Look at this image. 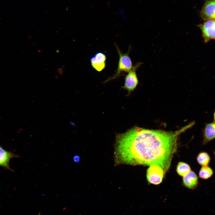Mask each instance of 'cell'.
I'll return each instance as SVG.
<instances>
[{
    "instance_id": "6da1fadb",
    "label": "cell",
    "mask_w": 215,
    "mask_h": 215,
    "mask_svg": "<svg viewBox=\"0 0 215 215\" xmlns=\"http://www.w3.org/2000/svg\"><path fill=\"white\" fill-rule=\"evenodd\" d=\"M189 124L175 132L150 130L135 127L117 134L115 163L132 165L159 166L165 173L176 150L179 134L191 128Z\"/></svg>"
},
{
    "instance_id": "7a4b0ae2",
    "label": "cell",
    "mask_w": 215,
    "mask_h": 215,
    "mask_svg": "<svg viewBox=\"0 0 215 215\" xmlns=\"http://www.w3.org/2000/svg\"><path fill=\"white\" fill-rule=\"evenodd\" d=\"M119 55V60L117 71L114 76L110 78L105 81L107 82L116 78L120 75L121 72L124 71L129 73L132 69L133 66L130 58L129 56L130 47L127 53H123L115 44Z\"/></svg>"
},
{
    "instance_id": "3957f363",
    "label": "cell",
    "mask_w": 215,
    "mask_h": 215,
    "mask_svg": "<svg viewBox=\"0 0 215 215\" xmlns=\"http://www.w3.org/2000/svg\"><path fill=\"white\" fill-rule=\"evenodd\" d=\"M165 173L159 166L156 165H150L147 172L148 181L150 183L158 185L162 182Z\"/></svg>"
},
{
    "instance_id": "277c9868",
    "label": "cell",
    "mask_w": 215,
    "mask_h": 215,
    "mask_svg": "<svg viewBox=\"0 0 215 215\" xmlns=\"http://www.w3.org/2000/svg\"><path fill=\"white\" fill-rule=\"evenodd\" d=\"M141 64V62H138L135 64L125 78L124 85L122 88L127 90L129 93L133 91L138 84V80L136 70Z\"/></svg>"
},
{
    "instance_id": "5b68a950",
    "label": "cell",
    "mask_w": 215,
    "mask_h": 215,
    "mask_svg": "<svg viewBox=\"0 0 215 215\" xmlns=\"http://www.w3.org/2000/svg\"><path fill=\"white\" fill-rule=\"evenodd\" d=\"M205 42L215 39V20H209L199 25Z\"/></svg>"
},
{
    "instance_id": "8992f818",
    "label": "cell",
    "mask_w": 215,
    "mask_h": 215,
    "mask_svg": "<svg viewBox=\"0 0 215 215\" xmlns=\"http://www.w3.org/2000/svg\"><path fill=\"white\" fill-rule=\"evenodd\" d=\"M106 57L102 52H98L90 59L91 65L96 71L100 72L104 69L106 66Z\"/></svg>"
},
{
    "instance_id": "52a82bcc",
    "label": "cell",
    "mask_w": 215,
    "mask_h": 215,
    "mask_svg": "<svg viewBox=\"0 0 215 215\" xmlns=\"http://www.w3.org/2000/svg\"><path fill=\"white\" fill-rule=\"evenodd\" d=\"M201 15L205 20H215V0L206 1L201 10Z\"/></svg>"
},
{
    "instance_id": "ba28073f",
    "label": "cell",
    "mask_w": 215,
    "mask_h": 215,
    "mask_svg": "<svg viewBox=\"0 0 215 215\" xmlns=\"http://www.w3.org/2000/svg\"><path fill=\"white\" fill-rule=\"evenodd\" d=\"M19 156L11 151H8L0 146V166L10 171L14 172L10 168V160L14 158Z\"/></svg>"
},
{
    "instance_id": "9c48e42d",
    "label": "cell",
    "mask_w": 215,
    "mask_h": 215,
    "mask_svg": "<svg viewBox=\"0 0 215 215\" xmlns=\"http://www.w3.org/2000/svg\"><path fill=\"white\" fill-rule=\"evenodd\" d=\"M202 144L205 145L215 139V122L206 123L203 130Z\"/></svg>"
},
{
    "instance_id": "30bf717a",
    "label": "cell",
    "mask_w": 215,
    "mask_h": 215,
    "mask_svg": "<svg viewBox=\"0 0 215 215\" xmlns=\"http://www.w3.org/2000/svg\"><path fill=\"white\" fill-rule=\"evenodd\" d=\"M183 182L184 185L190 189L196 188L198 184V178L193 171H190L183 177Z\"/></svg>"
},
{
    "instance_id": "8fae6325",
    "label": "cell",
    "mask_w": 215,
    "mask_h": 215,
    "mask_svg": "<svg viewBox=\"0 0 215 215\" xmlns=\"http://www.w3.org/2000/svg\"><path fill=\"white\" fill-rule=\"evenodd\" d=\"M191 171L190 166L185 162H179L177 166L176 171L182 176H184Z\"/></svg>"
},
{
    "instance_id": "7c38bea8",
    "label": "cell",
    "mask_w": 215,
    "mask_h": 215,
    "mask_svg": "<svg viewBox=\"0 0 215 215\" xmlns=\"http://www.w3.org/2000/svg\"><path fill=\"white\" fill-rule=\"evenodd\" d=\"M198 163L202 166H208L210 161V157L208 153L205 152L200 153L197 157Z\"/></svg>"
},
{
    "instance_id": "4fadbf2b",
    "label": "cell",
    "mask_w": 215,
    "mask_h": 215,
    "mask_svg": "<svg viewBox=\"0 0 215 215\" xmlns=\"http://www.w3.org/2000/svg\"><path fill=\"white\" fill-rule=\"evenodd\" d=\"M213 174V171L208 166H202L199 172V176L203 179H207L211 177Z\"/></svg>"
},
{
    "instance_id": "5bb4252c",
    "label": "cell",
    "mask_w": 215,
    "mask_h": 215,
    "mask_svg": "<svg viewBox=\"0 0 215 215\" xmlns=\"http://www.w3.org/2000/svg\"><path fill=\"white\" fill-rule=\"evenodd\" d=\"M80 159L81 158L78 155L74 156L73 158V160L74 162H79L80 161Z\"/></svg>"
},
{
    "instance_id": "9a60e30c",
    "label": "cell",
    "mask_w": 215,
    "mask_h": 215,
    "mask_svg": "<svg viewBox=\"0 0 215 215\" xmlns=\"http://www.w3.org/2000/svg\"><path fill=\"white\" fill-rule=\"evenodd\" d=\"M213 119L214 120V122H215V110L214 112V114H213Z\"/></svg>"
},
{
    "instance_id": "2e32d148",
    "label": "cell",
    "mask_w": 215,
    "mask_h": 215,
    "mask_svg": "<svg viewBox=\"0 0 215 215\" xmlns=\"http://www.w3.org/2000/svg\"><path fill=\"white\" fill-rule=\"evenodd\" d=\"M214 156L215 158V151L214 152Z\"/></svg>"
},
{
    "instance_id": "e0dca14e",
    "label": "cell",
    "mask_w": 215,
    "mask_h": 215,
    "mask_svg": "<svg viewBox=\"0 0 215 215\" xmlns=\"http://www.w3.org/2000/svg\"><path fill=\"white\" fill-rule=\"evenodd\" d=\"M38 215H40V214H39Z\"/></svg>"
}]
</instances>
